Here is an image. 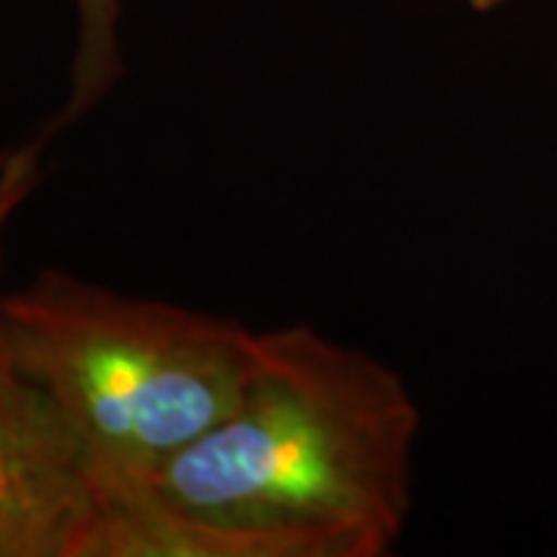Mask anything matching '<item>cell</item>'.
<instances>
[{
	"instance_id": "obj_2",
	"label": "cell",
	"mask_w": 557,
	"mask_h": 557,
	"mask_svg": "<svg viewBox=\"0 0 557 557\" xmlns=\"http://www.w3.org/2000/svg\"><path fill=\"white\" fill-rule=\"evenodd\" d=\"M20 366L57 403L97 498L143 486L239 399L258 332L62 270L0 295Z\"/></svg>"
},
{
	"instance_id": "obj_4",
	"label": "cell",
	"mask_w": 557,
	"mask_h": 557,
	"mask_svg": "<svg viewBox=\"0 0 557 557\" xmlns=\"http://www.w3.org/2000/svg\"><path fill=\"white\" fill-rule=\"evenodd\" d=\"M78 35L72 57V87L57 124H75L97 109L124 72L121 60V0H75Z\"/></svg>"
},
{
	"instance_id": "obj_5",
	"label": "cell",
	"mask_w": 557,
	"mask_h": 557,
	"mask_svg": "<svg viewBox=\"0 0 557 557\" xmlns=\"http://www.w3.org/2000/svg\"><path fill=\"white\" fill-rule=\"evenodd\" d=\"M40 159H44V139L0 149V242L7 223L38 189ZM0 260H3V248H0Z\"/></svg>"
},
{
	"instance_id": "obj_6",
	"label": "cell",
	"mask_w": 557,
	"mask_h": 557,
	"mask_svg": "<svg viewBox=\"0 0 557 557\" xmlns=\"http://www.w3.org/2000/svg\"><path fill=\"white\" fill-rule=\"evenodd\" d=\"M461 3L471 7V10H478V13H490V10H498V7L511 3V0H461Z\"/></svg>"
},
{
	"instance_id": "obj_3",
	"label": "cell",
	"mask_w": 557,
	"mask_h": 557,
	"mask_svg": "<svg viewBox=\"0 0 557 557\" xmlns=\"http://www.w3.org/2000/svg\"><path fill=\"white\" fill-rule=\"evenodd\" d=\"M94 518L87 456L0 317V557H87Z\"/></svg>"
},
{
	"instance_id": "obj_1",
	"label": "cell",
	"mask_w": 557,
	"mask_h": 557,
	"mask_svg": "<svg viewBox=\"0 0 557 557\" xmlns=\"http://www.w3.org/2000/svg\"><path fill=\"white\" fill-rule=\"evenodd\" d=\"M421 412L381 359L310 325L258 332L239 399L156 478L102 496L87 557H384Z\"/></svg>"
}]
</instances>
